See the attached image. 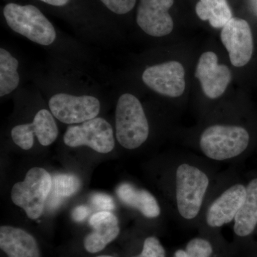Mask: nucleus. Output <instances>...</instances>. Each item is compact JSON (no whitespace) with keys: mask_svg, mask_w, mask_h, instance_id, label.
Returning a JSON list of instances; mask_svg holds the SVG:
<instances>
[{"mask_svg":"<svg viewBox=\"0 0 257 257\" xmlns=\"http://www.w3.org/2000/svg\"><path fill=\"white\" fill-rule=\"evenodd\" d=\"M206 158L175 157L167 172L166 195L176 222L198 229L203 211L220 173Z\"/></svg>","mask_w":257,"mask_h":257,"instance_id":"1","label":"nucleus"},{"mask_svg":"<svg viewBox=\"0 0 257 257\" xmlns=\"http://www.w3.org/2000/svg\"><path fill=\"white\" fill-rule=\"evenodd\" d=\"M246 197V184L235 177L234 170L220 173L206 203L198 231L221 232L223 226L233 223Z\"/></svg>","mask_w":257,"mask_h":257,"instance_id":"2","label":"nucleus"},{"mask_svg":"<svg viewBox=\"0 0 257 257\" xmlns=\"http://www.w3.org/2000/svg\"><path fill=\"white\" fill-rule=\"evenodd\" d=\"M249 143V133L243 126L214 124L202 130L198 148L204 158L211 162H234L244 154Z\"/></svg>","mask_w":257,"mask_h":257,"instance_id":"3","label":"nucleus"},{"mask_svg":"<svg viewBox=\"0 0 257 257\" xmlns=\"http://www.w3.org/2000/svg\"><path fill=\"white\" fill-rule=\"evenodd\" d=\"M115 126L118 143L126 150H135L146 143L150 125L138 97L128 93L120 96L116 104Z\"/></svg>","mask_w":257,"mask_h":257,"instance_id":"4","label":"nucleus"},{"mask_svg":"<svg viewBox=\"0 0 257 257\" xmlns=\"http://www.w3.org/2000/svg\"><path fill=\"white\" fill-rule=\"evenodd\" d=\"M7 24L13 31L39 45H50L57 37L48 19L33 5L9 3L3 10Z\"/></svg>","mask_w":257,"mask_h":257,"instance_id":"5","label":"nucleus"},{"mask_svg":"<svg viewBox=\"0 0 257 257\" xmlns=\"http://www.w3.org/2000/svg\"><path fill=\"white\" fill-rule=\"evenodd\" d=\"M52 188V177L45 169L34 167L28 171L23 182L12 189V200L21 207L29 218L36 219L45 209V202Z\"/></svg>","mask_w":257,"mask_h":257,"instance_id":"6","label":"nucleus"},{"mask_svg":"<svg viewBox=\"0 0 257 257\" xmlns=\"http://www.w3.org/2000/svg\"><path fill=\"white\" fill-rule=\"evenodd\" d=\"M64 143L70 147L88 146L101 154L109 153L115 146L112 127L101 117L69 126L64 135Z\"/></svg>","mask_w":257,"mask_h":257,"instance_id":"7","label":"nucleus"},{"mask_svg":"<svg viewBox=\"0 0 257 257\" xmlns=\"http://www.w3.org/2000/svg\"><path fill=\"white\" fill-rule=\"evenodd\" d=\"M51 112L64 124L84 122L96 118L100 111V102L93 96H74L59 93L50 98Z\"/></svg>","mask_w":257,"mask_h":257,"instance_id":"8","label":"nucleus"},{"mask_svg":"<svg viewBox=\"0 0 257 257\" xmlns=\"http://www.w3.org/2000/svg\"><path fill=\"white\" fill-rule=\"evenodd\" d=\"M142 78L147 87L161 95L177 98L185 91V69L177 61L147 67Z\"/></svg>","mask_w":257,"mask_h":257,"instance_id":"9","label":"nucleus"},{"mask_svg":"<svg viewBox=\"0 0 257 257\" xmlns=\"http://www.w3.org/2000/svg\"><path fill=\"white\" fill-rule=\"evenodd\" d=\"M220 37L233 66L242 67L249 62L253 55V42L251 28L246 20L231 18L223 27Z\"/></svg>","mask_w":257,"mask_h":257,"instance_id":"10","label":"nucleus"},{"mask_svg":"<svg viewBox=\"0 0 257 257\" xmlns=\"http://www.w3.org/2000/svg\"><path fill=\"white\" fill-rule=\"evenodd\" d=\"M204 95L211 99L220 97L232 79L231 70L224 64H219L214 52H204L198 61L195 72Z\"/></svg>","mask_w":257,"mask_h":257,"instance_id":"11","label":"nucleus"},{"mask_svg":"<svg viewBox=\"0 0 257 257\" xmlns=\"http://www.w3.org/2000/svg\"><path fill=\"white\" fill-rule=\"evenodd\" d=\"M175 0H140L137 13V23L150 36L162 37L173 31V19L169 10Z\"/></svg>","mask_w":257,"mask_h":257,"instance_id":"12","label":"nucleus"},{"mask_svg":"<svg viewBox=\"0 0 257 257\" xmlns=\"http://www.w3.org/2000/svg\"><path fill=\"white\" fill-rule=\"evenodd\" d=\"M198 233L184 247L175 250L172 257H235L232 244L225 240L221 232Z\"/></svg>","mask_w":257,"mask_h":257,"instance_id":"13","label":"nucleus"},{"mask_svg":"<svg viewBox=\"0 0 257 257\" xmlns=\"http://www.w3.org/2000/svg\"><path fill=\"white\" fill-rule=\"evenodd\" d=\"M89 223L93 231L84 240V248L88 252L101 251L119 236V221L111 211H98L91 216Z\"/></svg>","mask_w":257,"mask_h":257,"instance_id":"14","label":"nucleus"},{"mask_svg":"<svg viewBox=\"0 0 257 257\" xmlns=\"http://www.w3.org/2000/svg\"><path fill=\"white\" fill-rule=\"evenodd\" d=\"M246 186V199L233 221V246L252 235L257 227V177L250 179Z\"/></svg>","mask_w":257,"mask_h":257,"instance_id":"15","label":"nucleus"},{"mask_svg":"<svg viewBox=\"0 0 257 257\" xmlns=\"http://www.w3.org/2000/svg\"><path fill=\"white\" fill-rule=\"evenodd\" d=\"M0 248L8 257H40L36 239L25 230L11 226L0 228Z\"/></svg>","mask_w":257,"mask_h":257,"instance_id":"16","label":"nucleus"},{"mask_svg":"<svg viewBox=\"0 0 257 257\" xmlns=\"http://www.w3.org/2000/svg\"><path fill=\"white\" fill-rule=\"evenodd\" d=\"M116 194L125 205L140 211L147 219H157L162 210L155 196L146 189L137 188L133 184L122 183L116 189Z\"/></svg>","mask_w":257,"mask_h":257,"instance_id":"17","label":"nucleus"},{"mask_svg":"<svg viewBox=\"0 0 257 257\" xmlns=\"http://www.w3.org/2000/svg\"><path fill=\"white\" fill-rule=\"evenodd\" d=\"M195 10L199 18L203 21H209L214 28H222L232 18L226 0H199Z\"/></svg>","mask_w":257,"mask_h":257,"instance_id":"18","label":"nucleus"},{"mask_svg":"<svg viewBox=\"0 0 257 257\" xmlns=\"http://www.w3.org/2000/svg\"><path fill=\"white\" fill-rule=\"evenodd\" d=\"M18 60L5 49H0V96L13 92L20 84Z\"/></svg>","mask_w":257,"mask_h":257,"instance_id":"19","label":"nucleus"},{"mask_svg":"<svg viewBox=\"0 0 257 257\" xmlns=\"http://www.w3.org/2000/svg\"><path fill=\"white\" fill-rule=\"evenodd\" d=\"M30 130L36 135L39 143L43 146H49L55 143L58 137V127L53 114L47 109H41L37 113L32 123L29 124Z\"/></svg>","mask_w":257,"mask_h":257,"instance_id":"20","label":"nucleus"},{"mask_svg":"<svg viewBox=\"0 0 257 257\" xmlns=\"http://www.w3.org/2000/svg\"><path fill=\"white\" fill-rule=\"evenodd\" d=\"M80 187V179L74 175L59 174L52 178V192L62 198L74 195Z\"/></svg>","mask_w":257,"mask_h":257,"instance_id":"21","label":"nucleus"},{"mask_svg":"<svg viewBox=\"0 0 257 257\" xmlns=\"http://www.w3.org/2000/svg\"><path fill=\"white\" fill-rule=\"evenodd\" d=\"M11 136L15 145L25 150L32 149L34 145V135L28 124L15 126L11 132Z\"/></svg>","mask_w":257,"mask_h":257,"instance_id":"22","label":"nucleus"},{"mask_svg":"<svg viewBox=\"0 0 257 257\" xmlns=\"http://www.w3.org/2000/svg\"><path fill=\"white\" fill-rule=\"evenodd\" d=\"M131 257H167V252L160 240L156 236H150L144 240L141 252Z\"/></svg>","mask_w":257,"mask_h":257,"instance_id":"23","label":"nucleus"},{"mask_svg":"<svg viewBox=\"0 0 257 257\" xmlns=\"http://www.w3.org/2000/svg\"><path fill=\"white\" fill-rule=\"evenodd\" d=\"M106 8L117 15H125L135 8L136 0H100Z\"/></svg>","mask_w":257,"mask_h":257,"instance_id":"24","label":"nucleus"},{"mask_svg":"<svg viewBox=\"0 0 257 257\" xmlns=\"http://www.w3.org/2000/svg\"><path fill=\"white\" fill-rule=\"evenodd\" d=\"M91 202L94 207L102 211H112L115 208L114 200L110 196L103 193H95L91 197Z\"/></svg>","mask_w":257,"mask_h":257,"instance_id":"25","label":"nucleus"},{"mask_svg":"<svg viewBox=\"0 0 257 257\" xmlns=\"http://www.w3.org/2000/svg\"><path fill=\"white\" fill-rule=\"evenodd\" d=\"M90 212V209L87 206H78V207L74 208V210L72 211V217L77 222H81L87 219Z\"/></svg>","mask_w":257,"mask_h":257,"instance_id":"26","label":"nucleus"},{"mask_svg":"<svg viewBox=\"0 0 257 257\" xmlns=\"http://www.w3.org/2000/svg\"><path fill=\"white\" fill-rule=\"evenodd\" d=\"M40 1L52 6L62 7L68 4L70 0H40Z\"/></svg>","mask_w":257,"mask_h":257,"instance_id":"27","label":"nucleus"},{"mask_svg":"<svg viewBox=\"0 0 257 257\" xmlns=\"http://www.w3.org/2000/svg\"><path fill=\"white\" fill-rule=\"evenodd\" d=\"M96 257H114L111 256H107V255H101V256H96Z\"/></svg>","mask_w":257,"mask_h":257,"instance_id":"28","label":"nucleus"}]
</instances>
